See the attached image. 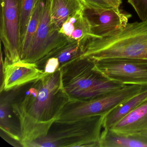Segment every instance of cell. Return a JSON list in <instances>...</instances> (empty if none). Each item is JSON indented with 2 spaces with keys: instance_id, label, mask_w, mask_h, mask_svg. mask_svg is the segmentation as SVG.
Here are the masks:
<instances>
[{
  "instance_id": "cell-1",
  "label": "cell",
  "mask_w": 147,
  "mask_h": 147,
  "mask_svg": "<svg viewBox=\"0 0 147 147\" xmlns=\"http://www.w3.org/2000/svg\"><path fill=\"white\" fill-rule=\"evenodd\" d=\"M26 85L22 96L18 99L15 96L12 107L20 125V144L28 147L48 135L70 99L63 88L60 68Z\"/></svg>"
},
{
  "instance_id": "cell-2",
  "label": "cell",
  "mask_w": 147,
  "mask_h": 147,
  "mask_svg": "<svg viewBox=\"0 0 147 147\" xmlns=\"http://www.w3.org/2000/svg\"><path fill=\"white\" fill-rule=\"evenodd\" d=\"M80 58L147 60V20L128 23L103 37L88 39Z\"/></svg>"
},
{
  "instance_id": "cell-3",
  "label": "cell",
  "mask_w": 147,
  "mask_h": 147,
  "mask_svg": "<svg viewBox=\"0 0 147 147\" xmlns=\"http://www.w3.org/2000/svg\"><path fill=\"white\" fill-rule=\"evenodd\" d=\"M105 115H92L56 120L48 135L28 147H98Z\"/></svg>"
},
{
  "instance_id": "cell-4",
  "label": "cell",
  "mask_w": 147,
  "mask_h": 147,
  "mask_svg": "<svg viewBox=\"0 0 147 147\" xmlns=\"http://www.w3.org/2000/svg\"><path fill=\"white\" fill-rule=\"evenodd\" d=\"M94 62L78 58L60 68L63 88L70 100H88L126 85L108 80L94 68Z\"/></svg>"
},
{
  "instance_id": "cell-5",
  "label": "cell",
  "mask_w": 147,
  "mask_h": 147,
  "mask_svg": "<svg viewBox=\"0 0 147 147\" xmlns=\"http://www.w3.org/2000/svg\"><path fill=\"white\" fill-rule=\"evenodd\" d=\"M147 87L126 85L120 89L90 100H69L57 119L68 120L88 115H105Z\"/></svg>"
},
{
  "instance_id": "cell-6",
  "label": "cell",
  "mask_w": 147,
  "mask_h": 147,
  "mask_svg": "<svg viewBox=\"0 0 147 147\" xmlns=\"http://www.w3.org/2000/svg\"><path fill=\"white\" fill-rule=\"evenodd\" d=\"M69 41L51 24L49 0H43L41 18L30 47L22 61L37 66L45 64L57 49Z\"/></svg>"
},
{
  "instance_id": "cell-7",
  "label": "cell",
  "mask_w": 147,
  "mask_h": 147,
  "mask_svg": "<svg viewBox=\"0 0 147 147\" xmlns=\"http://www.w3.org/2000/svg\"><path fill=\"white\" fill-rule=\"evenodd\" d=\"M0 39L4 46L5 63L20 60V0H1Z\"/></svg>"
},
{
  "instance_id": "cell-8",
  "label": "cell",
  "mask_w": 147,
  "mask_h": 147,
  "mask_svg": "<svg viewBox=\"0 0 147 147\" xmlns=\"http://www.w3.org/2000/svg\"><path fill=\"white\" fill-rule=\"evenodd\" d=\"M94 62V69L110 80L147 86V60L113 58Z\"/></svg>"
},
{
  "instance_id": "cell-9",
  "label": "cell",
  "mask_w": 147,
  "mask_h": 147,
  "mask_svg": "<svg viewBox=\"0 0 147 147\" xmlns=\"http://www.w3.org/2000/svg\"><path fill=\"white\" fill-rule=\"evenodd\" d=\"M85 13L90 22L92 33L95 38L103 37L123 28L128 24L131 17L130 14L119 8H86Z\"/></svg>"
},
{
  "instance_id": "cell-10",
  "label": "cell",
  "mask_w": 147,
  "mask_h": 147,
  "mask_svg": "<svg viewBox=\"0 0 147 147\" xmlns=\"http://www.w3.org/2000/svg\"><path fill=\"white\" fill-rule=\"evenodd\" d=\"M1 64L3 67L4 71L1 93L22 86L48 74L43 69H39L38 66L33 63H27L21 61L13 63H5L2 51Z\"/></svg>"
},
{
  "instance_id": "cell-11",
  "label": "cell",
  "mask_w": 147,
  "mask_h": 147,
  "mask_svg": "<svg viewBox=\"0 0 147 147\" xmlns=\"http://www.w3.org/2000/svg\"><path fill=\"white\" fill-rule=\"evenodd\" d=\"M109 129L123 136H131L147 130V99Z\"/></svg>"
},
{
  "instance_id": "cell-12",
  "label": "cell",
  "mask_w": 147,
  "mask_h": 147,
  "mask_svg": "<svg viewBox=\"0 0 147 147\" xmlns=\"http://www.w3.org/2000/svg\"><path fill=\"white\" fill-rule=\"evenodd\" d=\"M86 8L70 16L62 26L59 32L68 40L79 41L94 37L90 22L85 15Z\"/></svg>"
},
{
  "instance_id": "cell-13",
  "label": "cell",
  "mask_w": 147,
  "mask_h": 147,
  "mask_svg": "<svg viewBox=\"0 0 147 147\" xmlns=\"http://www.w3.org/2000/svg\"><path fill=\"white\" fill-rule=\"evenodd\" d=\"M17 88L9 91L1 95V129L11 138L18 141L20 143L21 139V130L20 124H18L14 117L16 116L13 110L12 102L14 99Z\"/></svg>"
},
{
  "instance_id": "cell-14",
  "label": "cell",
  "mask_w": 147,
  "mask_h": 147,
  "mask_svg": "<svg viewBox=\"0 0 147 147\" xmlns=\"http://www.w3.org/2000/svg\"><path fill=\"white\" fill-rule=\"evenodd\" d=\"M51 24L60 30L63 23L71 15L86 8L81 0H49Z\"/></svg>"
},
{
  "instance_id": "cell-15",
  "label": "cell",
  "mask_w": 147,
  "mask_h": 147,
  "mask_svg": "<svg viewBox=\"0 0 147 147\" xmlns=\"http://www.w3.org/2000/svg\"><path fill=\"white\" fill-rule=\"evenodd\" d=\"M146 99H147V87L135 96L119 105L105 114L103 121V129H110Z\"/></svg>"
},
{
  "instance_id": "cell-16",
  "label": "cell",
  "mask_w": 147,
  "mask_h": 147,
  "mask_svg": "<svg viewBox=\"0 0 147 147\" xmlns=\"http://www.w3.org/2000/svg\"><path fill=\"white\" fill-rule=\"evenodd\" d=\"M98 147H147V140L138 134L123 136L110 129H104L100 134Z\"/></svg>"
},
{
  "instance_id": "cell-17",
  "label": "cell",
  "mask_w": 147,
  "mask_h": 147,
  "mask_svg": "<svg viewBox=\"0 0 147 147\" xmlns=\"http://www.w3.org/2000/svg\"><path fill=\"white\" fill-rule=\"evenodd\" d=\"M88 39L70 41L57 49L49 57H54L59 60L60 67L80 58L83 54L84 47Z\"/></svg>"
},
{
  "instance_id": "cell-18",
  "label": "cell",
  "mask_w": 147,
  "mask_h": 147,
  "mask_svg": "<svg viewBox=\"0 0 147 147\" xmlns=\"http://www.w3.org/2000/svg\"><path fill=\"white\" fill-rule=\"evenodd\" d=\"M43 0H38L32 12L20 49V60L26 56L37 30L42 8Z\"/></svg>"
},
{
  "instance_id": "cell-19",
  "label": "cell",
  "mask_w": 147,
  "mask_h": 147,
  "mask_svg": "<svg viewBox=\"0 0 147 147\" xmlns=\"http://www.w3.org/2000/svg\"><path fill=\"white\" fill-rule=\"evenodd\" d=\"M38 1L20 0V36L21 44L24 38L32 12Z\"/></svg>"
},
{
  "instance_id": "cell-20",
  "label": "cell",
  "mask_w": 147,
  "mask_h": 147,
  "mask_svg": "<svg viewBox=\"0 0 147 147\" xmlns=\"http://www.w3.org/2000/svg\"><path fill=\"white\" fill-rule=\"evenodd\" d=\"M142 21L147 20V0H128Z\"/></svg>"
},
{
  "instance_id": "cell-21",
  "label": "cell",
  "mask_w": 147,
  "mask_h": 147,
  "mask_svg": "<svg viewBox=\"0 0 147 147\" xmlns=\"http://www.w3.org/2000/svg\"><path fill=\"white\" fill-rule=\"evenodd\" d=\"M87 8L108 9L114 8L104 0H81Z\"/></svg>"
},
{
  "instance_id": "cell-22",
  "label": "cell",
  "mask_w": 147,
  "mask_h": 147,
  "mask_svg": "<svg viewBox=\"0 0 147 147\" xmlns=\"http://www.w3.org/2000/svg\"><path fill=\"white\" fill-rule=\"evenodd\" d=\"M44 65V71L46 74H51L55 72L60 68L59 60L56 57H51L48 58Z\"/></svg>"
},
{
  "instance_id": "cell-23",
  "label": "cell",
  "mask_w": 147,
  "mask_h": 147,
  "mask_svg": "<svg viewBox=\"0 0 147 147\" xmlns=\"http://www.w3.org/2000/svg\"><path fill=\"white\" fill-rule=\"evenodd\" d=\"M114 8H119L123 0H104Z\"/></svg>"
},
{
  "instance_id": "cell-24",
  "label": "cell",
  "mask_w": 147,
  "mask_h": 147,
  "mask_svg": "<svg viewBox=\"0 0 147 147\" xmlns=\"http://www.w3.org/2000/svg\"><path fill=\"white\" fill-rule=\"evenodd\" d=\"M138 134L141 136L142 137L144 138L147 140V130L138 133Z\"/></svg>"
}]
</instances>
